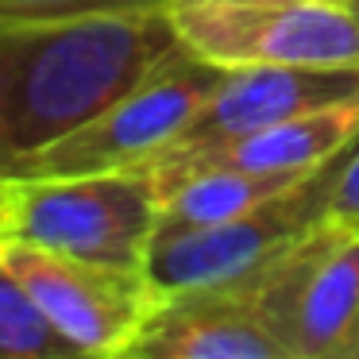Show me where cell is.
Masks as SVG:
<instances>
[{
  "label": "cell",
  "mask_w": 359,
  "mask_h": 359,
  "mask_svg": "<svg viewBox=\"0 0 359 359\" xmlns=\"http://www.w3.org/2000/svg\"><path fill=\"white\" fill-rule=\"evenodd\" d=\"M178 47L166 8L0 24V178L109 112Z\"/></svg>",
  "instance_id": "1"
},
{
  "label": "cell",
  "mask_w": 359,
  "mask_h": 359,
  "mask_svg": "<svg viewBox=\"0 0 359 359\" xmlns=\"http://www.w3.org/2000/svg\"><path fill=\"white\" fill-rule=\"evenodd\" d=\"M158 217L163 194L151 170L24 178L8 182L4 240L120 271H147Z\"/></svg>",
  "instance_id": "2"
},
{
  "label": "cell",
  "mask_w": 359,
  "mask_h": 359,
  "mask_svg": "<svg viewBox=\"0 0 359 359\" xmlns=\"http://www.w3.org/2000/svg\"><path fill=\"white\" fill-rule=\"evenodd\" d=\"M224 74V66L205 62L182 43L147 81H140L128 97H120L109 112L70 132L66 140L43 147L39 155L24 158L12 174H4V182L151 170V163L178 143L186 124L217 93Z\"/></svg>",
  "instance_id": "3"
},
{
  "label": "cell",
  "mask_w": 359,
  "mask_h": 359,
  "mask_svg": "<svg viewBox=\"0 0 359 359\" xmlns=\"http://www.w3.org/2000/svg\"><path fill=\"white\" fill-rule=\"evenodd\" d=\"M178 39L205 62L359 66V16L340 0H170Z\"/></svg>",
  "instance_id": "4"
},
{
  "label": "cell",
  "mask_w": 359,
  "mask_h": 359,
  "mask_svg": "<svg viewBox=\"0 0 359 359\" xmlns=\"http://www.w3.org/2000/svg\"><path fill=\"white\" fill-rule=\"evenodd\" d=\"M344 155L348 151H340L294 189L255 205L243 217L194 228L158 224L147 251V274L155 278V286L163 294H186V290L236 286L248 274H255L266 259H274L294 240L328 220V201H332Z\"/></svg>",
  "instance_id": "5"
},
{
  "label": "cell",
  "mask_w": 359,
  "mask_h": 359,
  "mask_svg": "<svg viewBox=\"0 0 359 359\" xmlns=\"http://www.w3.org/2000/svg\"><path fill=\"white\" fill-rule=\"evenodd\" d=\"M228 290L297 359H325L359 309V224L328 217Z\"/></svg>",
  "instance_id": "6"
},
{
  "label": "cell",
  "mask_w": 359,
  "mask_h": 359,
  "mask_svg": "<svg viewBox=\"0 0 359 359\" xmlns=\"http://www.w3.org/2000/svg\"><path fill=\"white\" fill-rule=\"evenodd\" d=\"M0 263L43 305L50 320L93 359H116L170 294L147 271L70 259L20 240H0Z\"/></svg>",
  "instance_id": "7"
},
{
  "label": "cell",
  "mask_w": 359,
  "mask_h": 359,
  "mask_svg": "<svg viewBox=\"0 0 359 359\" xmlns=\"http://www.w3.org/2000/svg\"><path fill=\"white\" fill-rule=\"evenodd\" d=\"M359 101V66H240L228 70L205 109L186 124L170 151L201 147L228 135L297 120ZM163 151V155H170ZM158 155V158H163Z\"/></svg>",
  "instance_id": "8"
},
{
  "label": "cell",
  "mask_w": 359,
  "mask_h": 359,
  "mask_svg": "<svg viewBox=\"0 0 359 359\" xmlns=\"http://www.w3.org/2000/svg\"><path fill=\"white\" fill-rule=\"evenodd\" d=\"M359 140V101L340 109L309 112L297 120L259 128V132L228 135L201 147L170 151L155 158L151 174L158 182V194H170L178 182L205 170H251V174H278V170H317L340 151Z\"/></svg>",
  "instance_id": "9"
},
{
  "label": "cell",
  "mask_w": 359,
  "mask_h": 359,
  "mask_svg": "<svg viewBox=\"0 0 359 359\" xmlns=\"http://www.w3.org/2000/svg\"><path fill=\"white\" fill-rule=\"evenodd\" d=\"M116 359H297L236 290L170 294Z\"/></svg>",
  "instance_id": "10"
},
{
  "label": "cell",
  "mask_w": 359,
  "mask_h": 359,
  "mask_svg": "<svg viewBox=\"0 0 359 359\" xmlns=\"http://www.w3.org/2000/svg\"><path fill=\"white\" fill-rule=\"evenodd\" d=\"M320 170V166H317ZM313 170H278V174H251V170H205L178 182L170 194H163V217L158 224H220L251 212L255 205L294 189Z\"/></svg>",
  "instance_id": "11"
},
{
  "label": "cell",
  "mask_w": 359,
  "mask_h": 359,
  "mask_svg": "<svg viewBox=\"0 0 359 359\" xmlns=\"http://www.w3.org/2000/svg\"><path fill=\"white\" fill-rule=\"evenodd\" d=\"M0 359H93L0 263Z\"/></svg>",
  "instance_id": "12"
},
{
  "label": "cell",
  "mask_w": 359,
  "mask_h": 359,
  "mask_svg": "<svg viewBox=\"0 0 359 359\" xmlns=\"http://www.w3.org/2000/svg\"><path fill=\"white\" fill-rule=\"evenodd\" d=\"M170 0H0V24H50L78 16H120V12H155Z\"/></svg>",
  "instance_id": "13"
},
{
  "label": "cell",
  "mask_w": 359,
  "mask_h": 359,
  "mask_svg": "<svg viewBox=\"0 0 359 359\" xmlns=\"http://www.w3.org/2000/svg\"><path fill=\"white\" fill-rule=\"evenodd\" d=\"M328 217L348 220V224H359V140L348 147L344 166H340V174H336L332 201H328Z\"/></svg>",
  "instance_id": "14"
},
{
  "label": "cell",
  "mask_w": 359,
  "mask_h": 359,
  "mask_svg": "<svg viewBox=\"0 0 359 359\" xmlns=\"http://www.w3.org/2000/svg\"><path fill=\"white\" fill-rule=\"evenodd\" d=\"M325 359H359V309H355V317H351L348 332L340 336V344H336Z\"/></svg>",
  "instance_id": "15"
},
{
  "label": "cell",
  "mask_w": 359,
  "mask_h": 359,
  "mask_svg": "<svg viewBox=\"0 0 359 359\" xmlns=\"http://www.w3.org/2000/svg\"><path fill=\"white\" fill-rule=\"evenodd\" d=\"M4 224H8V182L0 178V236H4Z\"/></svg>",
  "instance_id": "16"
},
{
  "label": "cell",
  "mask_w": 359,
  "mask_h": 359,
  "mask_svg": "<svg viewBox=\"0 0 359 359\" xmlns=\"http://www.w3.org/2000/svg\"><path fill=\"white\" fill-rule=\"evenodd\" d=\"M348 8H351V12H355V16H359V0H351V4H348Z\"/></svg>",
  "instance_id": "17"
},
{
  "label": "cell",
  "mask_w": 359,
  "mask_h": 359,
  "mask_svg": "<svg viewBox=\"0 0 359 359\" xmlns=\"http://www.w3.org/2000/svg\"><path fill=\"white\" fill-rule=\"evenodd\" d=\"M340 4H351V0H340Z\"/></svg>",
  "instance_id": "18"
},
{
  "label": "cell",
  "mask_w": 359,
  "mask_h": 359,
  "mask_svg": "<svg viewBox=\"0 0 359 359\" xmlns=\"http://www.w3.org/2000/svg\"><path fill=\"white\" fill-rule=\"evenodd\" d=\"M0 240H4V236H0Z\"/></svg>",
  "instance_id": "19"
}]
</instances>
